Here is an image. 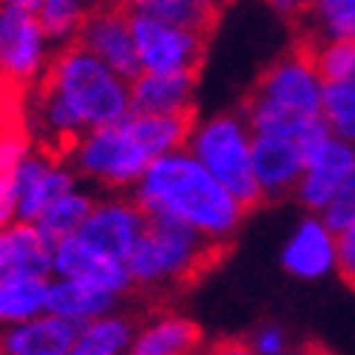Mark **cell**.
<instances>
[{
	"instance_id": "obj_1",
	"label": "cell",
	"mask_w": 355,
	"mask_h": 355,
	"mask_svg": "<svg viewBox=\"0 0 355 355\" xmlns=\"http://www.w3.org/2000/svg\"><path fill=\"white\" fill-rule=\"evenodd\" d=\"M135 201L149 216H172L225 248L248 207L192 155L187 146L155 157L135 184Z\"/></svg>"
},
{
	"instance_id": "obj_2",
	"label": "cell",
	"mask_w": 355,
	"mask_h": 355,
	"mask_svg": "<svg viewBox=\"0 0 355 355\" xmlns=\"http://www.w3.org/2000/svg\"><path fill=\"white\" fill-rule=\"evenodd\" d=\"M218 245L178 221L172 216H149L140 242L125 259L131 279L140 288H164L184 286L198 277L218 254Z\"/></svg>"
},
{
	"instance_id": "obj_3",
	"label": "cell",
	"mask_w": 355,
	"mask_h": 355,
	"mask_svg": "<svg viewBox=\"0 0 355 355\" xmlns=\"http://www.w3.org/2000/svg\"><path fill=\"white\" fill-rule=\"evenodd\" d=\"M44 82L70 99L87 128L120 123L131 114V82L79 41L58 50Z\"/></svg>"
},
{
	"instance_id": "obj_4",
	"label": "cell",
	"mask_w": 355,
	"mask_h": 355,
	"mask_svg": "<svg viewBox=\"0 0 355 355\" xmlns=\"http://www.w3.org/2000/svg\"><path fill=\"white\" fill-rule=\"evenodd\" d=\"M187 149L225 184L248 210L262 204V189L254 175V131L245 114H213L192 125Z\"/></svg>"
},
{
	"instance_id": "obj_5",
	"label": "cell",
	"mask_w": 355,
	"mask_h": 355,
	"mask_svg": "<svg viewBox=\"0 0 355 355\" xmlns=\"http://www.w3.org/2000/svg\"><path fill=\"white\" fill-rule=\"evenodd\" d=\"M149 149L135 135L128 116L120 123L87 128L85 135L70 146V164L79 175L108 187V189H125L135 187L143 172L152 164Z\"/></svg>"
},
{
	"instance_id": "obj_6",
	"label": "cell",
	"mask_w": 355,
	"mask_h": 355,
	"mask_svg": "<svg viewBox=\"0 0 355 355\" xmlns=\"http://www.w3.org/2000/svg\"><path fill=\"white\" fill-rule=\"evenodd\" d=\"M50 47L38 0H0V70L9 82L38 79L53 62Z\"/></svg>"
},
{
	"instance_id": "obj_7",
	"label": "cell",
	"mask_w": 355,
	"mask_h": 355,
	"mask_svg": "<svg viewBox=\"0 0 355 355\" xmlns=\"http://www.w3.org/2000/svg\"><path fill=\"white\" fill-rule=\"evenodd\" d=\"M323 87H327V82L320 79V73L315 67L312 44L300 41L297 47L288 50L286 55H279L262 73L250 96L286 111L323 114Z\"/></svg>"
},
{
	"instance_id": "obj_8",
	"label": "cell",
	"mask_w": 355,
	"mask_h": 355,
	"mask_svg": "<svg viewBox=\"0 0 355 355\" xmlns=\"http://www.w3.org/2000/svg\"><path fill=\"white\" fill-rule=\"evenodd\" d=\"M131 29H135L143 70H152V73L198 70L204 62L207 33L169 24L146 12H131Z\"/></svg>"
},
{
	"instance_id": "obj_9",
	"label": "cell",
	"mask_w": 355,
	"mask_h": 355,
	"mask_svg": "<svg viewBox=\"0 0 355 355\" xmlns=\"http://www.w3.org/2000/svg\"><path fill=\"white\" fill-rule=\"evenodd\" d=\"M79 44L87 47L94 55H99L108 67H114L128 82L143 73L135 29H131V9L125 6H102L94 9L91 18L85 21Z\"/></svg>"
},
{
	"instance_id": "obj_10",
	"label": "cell",
	"mask_w": 355,
	"mask_h": 355,
	"mask_svg": "<svg viewBox=\"0 0 355 355\" xmlns=\"http://www.w3.org/2000/svg\"><path fill=\"white\" fill-rule=\"evenodd\" d=\"M146 221H149V213L135 198H105L94 204L79 236L102 254L125 262L140 242Z\"/></svg>"
},
{
	"instance_id": "obj_11",
	"label": "cell",
	"mask_w": 355,
	"mask_h": 355,
	"mask_svg": "<svg viewBox=\"0 0 355 355\" xmlns=\"http://www.w3.org/2000/svg\"><path fill=\"white\" fill-rule=\"evenodd\" d=\"M53 277L82 279V283L108 288L114 294H120V297L135 288L128 265L102 254L94 245H87L79 233L53 245Z\"/></svg>"
},
{
	"instance_id": "obj_12",
	"label": "cell",
	"mask_w": 355,
	"mask_h": 355,
	"mask_svg": "<svg viewBox=\"0 0 355 355\" xmlns=\"http://www.w3.org/2000/svg\"><path fill=\"white\" fill-rule=\"evenodd\" d=\"M283 268L297 279H323L338 271V233L320 213H309L283 245Z\"/></svg>"
},
{
	"instance_id": "obj_13",
	"label": "cell",
	"mask_w": 355,
	"mask_h": 355,
	"mask_svg": "<svg viewBox=\"0 0 355 355\" xmlns=\"http://www.w3.org/2000/svg\"><path fill=\"white\" fill-rule=\"evenodd\" d=\"M352 169H355V146L332 135L306 160V169L294 196L309 213H323L329 201L338 196V189L344 187Z\"/></svg>"
},
{
	"instance_id": "obj_14",
	"label": "cell",
	"mask_w": 355,
	"mask_h": 355,
	"mask_svg": "<svg viewBox=\"0 0 355 355\" xmlns=\"http://www.w3.org/2000/svg\"><path fill=\"white\" fill-rule=\"evenodd\" d=\"M306 169V152L297 140L277 135H254V175L262 198L277 201L297 189Z\"/></svg>"
},
{
	"instance_id": "obj_15",
	"label": "cell",
	"mask_w": 355,
	"mask_h": 355,
	"mask_svg": "<svg viewBox=\"0 0 355 355\" xmlns=\"http://www.w3.org/2000/svg\"><path fill=\"white\" fill-rule=\"evenodd\" d=\"M76 169L55 166L44 155H26L18 169H15V184H18V221H35L44 210L62 198L64 192L76 189Z\"/></svg>"
},
{
	"instance_id": "obj_16",
	"label": "cell",
	"mask_w": 355,
	"mask_h": 355,
	"mask_svg": "<svg viewBox=\"0 0 355 355\" xmlns=\"http://www.w3.org/2000/svg\"><path fill=\"white\" fill-rule=\"evenodd\" d=\"M79 338V323L53 312L0 329L3 355H70Z\"/></svg>"
},
{
	"instance_id": "obj_17",
	"label": "cell",
	"mask_w": 355,
	"mask_h": 355,
	"mask_svg": "<svg viewBox=\"0 0 355 355\" xmlns=\"http://www.w3.org/2000/svg\"><path fill=\"white\" fill-rule=\"evenodd\" d=\"M198 70L152 73L131 79V114H192Z\"/></svg>"
},
{
	"instance_id": "obj_18",
	"label": "cell",
	"mask_w": 355,
	"mask_h": 355,
	"mask_svg": "<svg viewBox=\"0 0 355 355\" xmlns=\"http://www.w3.org/2000/svg\"><path fill=\"white\" fill-rule=\"evenodd\" d=\"M9 277H53V248L33 221L0 230V283Z\"/></svg>"
},
{
	"instance_id": "obj_19",
	"label": "cell",
	"mask_w": 355,
	"mask_h": 355,
	"mask_svg": "<svg viewBox=\"0 0 355 355\" xmlns=\"http://www.w3.org/2000/svg\"><path fill=\"white\" fill-rule=\"evenodd\" d=\"M201 344L204 335L196 320L181 315H157L137 329L128 355H196Z\"/></svg>"
},
{
	"instance_id": "obj_20",
	"label": "cell",
	"mask_w": 355,
	"mask_h": 355,
	"mask_svg": "<svg viewBox=\"0 0 355 355\" xmlns=\"http://www.w3.org/2000/svg\"><path fill=\"white\" fill-rule=\"evenodd\" d=\"M120 294L108 288H99L82 279H67V277H53L50 279V294H47V312L67 318L73 323H87L99 315H111Z\"/></svg>"
},
{
	"instance_id": "obj_21",
	"label": "cell",
	"mask_w": 355,
	"mask_h": 355,
	"mask_svg": "<svg viewBox=\"0 0 355 355\" xmlns=\"http://www.w3.org/2000/svg\"><path fill=\"white\" fill-rule=\"evenodd\" d=\"M137 327L123 315H99L79 327L76 347L70 355H128Z\"/></svg>"
},
{
	"instance_id": "obj_22",
	"label": "cell",
	"mask_w": 355,
	"mask_h": 355,
	"mask_svg": "<svg viewBox=\"0 0 355 355\" xmlns=\"http://www.w3.org/2000/svg\"><path fill=\"white\" fill-rule=\"evenodd\" d=\"M128 123L152 157L184 149L196 125L192 114H128Z\"/></svg>"
},
{
	"instance_id": "obj_23",
	"label": "cell",
	"mask_w": 355,
	"mask_h": 355,
	"mask_svg": "<svg viewBox=\"0 0 355 355\" xmlns=\"http://www.w3.org/2000/svg\"><path fill=\"white\" fill-rule=\"evenodd\" d=\"M53 277H9L0 283V327L24 323L47 312Z\"/></svg>"
},
{
	"instance_id": "obj_24",
	"label": "cell",
	"mask_w": 355,
	"mask_h": 355,
	"mask_svg": "<svg viewBox=\"0 0 355 355\" xmlns=\"http://www.w3.org/2000/svg\"><path fill=\"white\" fill-rule=\"evenodd\" d=\"M125 6L131 12L155 15V18L198 29L207 35H210V29L221 15V0H125Z\"/></svg>"
},
{
	"instance_id": "obj_25",
	"label": "cell",
	"mask_w": 355,
	"mask_h": 355,
	"mask_svg": "<svg viewBox=\"0 0 355 355\" xmlns=\"http://www.w3.org/2000/svg\"><path fill=\"white\" fill-rule=\"evenodd\" d=\"M94 204L96 201L87 196V192L70 189V192H64L62 198H55L47 210H44V216L35 221V227L41 230V236L53 248L55 242L67 239V236H76L82 230V225L94 210Z\"/></svg>"
},
{
	"instance_id": "obj_26",
	"label": "cell",
	"mask_w": 355,
	"mask_h": 355,
	"mask_svg": "<svg viewBox=\"0 0 355 355\" xmlns=\"http://www.w3.org/2000/svg\"><path fill=\"white\" fill-rule=\"evenodd\" d=\"M94 0H38V18L58 47L76 44L85 21L94 12Z\"/></svg>"
},
{
	"instance_id": "obj_27",
	"label": "cell",
	"mask_w": 355,
	"mask_h": 355,
	"mask_svg": "<svg viewBox=\"0 0 355 355\" xmlns=\"http://www.w3.org/2000/svg\"><path fill=\"white\" fill-rule=\"evenodd\" d=\"M38 120L44 128H47V135H53L62 143H70V146L87 131L79 111L70 105V99L47 82H44L41 94H38Z\"/></svg>"
},
{
	"instance_id": "obj_28",
	"label": "cell",
	"mask_w": 355,
	"mask_h": 355,
	"mask_svg": "<svg viewBox=\"0 0 355 355\" xmlns=\"http://www.w3.org/2000/svg\"><path fill=\"white\" fill-rule=\"evenodd\" d=\"M323 120L332 135L355 146V79L327 82L323 87Z\"/></svg>"
},
{
	"instance_id": "obj_29",
	"label": "cell",
	"mask_w": 355,
	"mask_h": 355,
	"mask_svg": "<svg viewBox=\"0 0 355 355\" xmlns=\"http://www.w3.org/2000/svg\"><path fill=\"white\" fill-rule=\"evenodd\" d=\"M312 55L323 82H347L355 76V41H344V38L318 41L312 44Z\"/></svg>"
},
{
	"instance_id": "obj_30",
	"label": "cell",
	"mask_w": 355,
	"mask_h": 355,
	"mask_svg": "<svg viewBox=\"0 0 355 355\" xmlns=\"http://www.w3.org/2000/svg\"><path fill=\"white\" fill-rule=\"evenodd\" d=\"M320 216L335 233H344L349 225H355V169L349 172L344 187L338 189V196L329 201V207Z\"/></svg>"
},
{
	"instance_id": "obj_31",
	"label": "cell",
	"mask_w": 355,
	"mask_h": 355,
	"mask_svg": "<svg viewBox=\"0 0 355 355\" xmlns=\"http://www.w3.org/2000/svg\"><path fill=\"white\" fill-rule=\"evenodd\" d=\"M29 155V143L21 131H0V172H15Z\"/></svg>"
},
{
	"instance_id": "obj_32",
	"label": "cell",
	"mask_w": 355,
	"mask_h": 355,
	"mask_svg": "<svg viewBox=\"0 0 355 355\" xmlns=\"http://www.w3.org/2000/svg\"><path fill=\"white\" fill-rule=\"evenodd\" d=\"M18 221V184L15 172H0V230Z\"/></svg>"
},
{
	"instance_id": "obj_33",
	"label": "cell",
	"mask_w": 355,
	"mask_h": 355,
	"mask_svg": "<svg viewBox=\"0 0 355 355\" xmlns=\"http://www.w3.org/2000/svg\"><path fill=\"white\" fill-rule=\"evenodd\" d=\"M250 347L257 355H288V335L279 327H262L250 338Z\"/></svg>"
},
{
	"instance_id": "obj_34",
	"label": "cell",
	"mask_w": 355,
	"mask_h": 355,
	"mask_svg": "<svg viewBox=\"0 0 355 355\" xmlns=\"http://www.w3.org/2000/svg\"><path fill=\"white\" fill-rule=\"evenodd\" d=\"M338 274H341L349 286H355V225H349L344 233H338Z\"/></svg>"
},
{
	"instance_id": "obj_35",
	"label": "cell",
	"mask_w": 355,
	"mask_h": 355,
	"mask_svg": "<svg viewBox=\"0 0 355 355\" xmlns=\"http://www.w3.org/2000/svg\"><path fill=\"white\" fill-rule=\"evenodd\" d=\"M210 355H257V349L242 338H225V341H216L210 347Z\"/></svg>"
},
{
	"instance_id": "obj_36",
	"label": "cell",
	"mask_w": 355,
	"mask_h": 355,
	"mask_svg": "<svg viewBox=\"0 0 355 355\" xmlns=\"http://www.w3.org/2000/svg\"><path fill=\"white\" fill-rule=\"evenodd\" d=\"M297 355H329V352H323V349H318V347H306V349L297 352Z\"/></svg>"
},
{
	"instance_id": "obj_37",
	"label": "cell",
	"mask_w": 355,
	"mask_h": 355,
	"mask_svg": "<svg viewBox=\"0 0 355 355\" xmlns=\"http://www.w3.org/2000/svg\"><path fill=\"white\" fill-rule=\"evenodd\" d=\"M303 3H306V6H312V9H315V3H318V0H303Z\"/></svg>"
},
{
	"instance_id": "obj_38",
	"label": "cell",
	"mask_w": 355,
	"mask_h": 355,
	"mask_svg": "<svg viewBox=\"0 0 355 355\" xmlns=\"http://www.w3.org/2000/svg\"><path fill=\"white\" fill-rule=\"evenodd\" d=\"M196 355H210V349H198V352H196Z\"/></svg>"
},
{
	"instance_id": "obj_39",
	"label": "cell",
	"mask_w": 355,
	"mask_h": 355,
	"mask_svg": "<svg viewBox=\"0 0 355 355\" xmlns=\"http://www.w3.org/2000/svg\"><path fill=\"white\" fill-rule=\"evenodd\" d=\"M352 79H355V76H352Z\"/></svg>"
}]
</instances>
